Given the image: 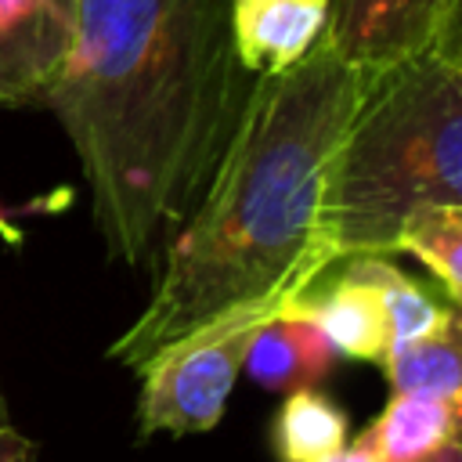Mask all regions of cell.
<instances>
[{
    "mask_svg": "<svg viewBox=\"0 0 462 462\" xmlns=\"http://www.w3.org/2000/svg\"><path fill=\"white\" fill-rule=\"evenodd\" d=\"M0 462H32V444L7 422L4 393H0Z\"/></svg>",
    "mask_w": 462,
    "mask_h": 462,
    "instance_id": "obj_15",
    "label": "cell"
},
{
    "mask_svg": "<svg viewBox=\"0 0 462 462\" xmlns=\"http://www.w3.org/2000/svg\"><path fill=\"white\" fill-rule=\"evenodd\" d=\"M321 40L372 76L426 51H458V0H332Z\"/></svg>",
    "mask_w": 462,
    "mask_h": 462,
    "instance_id": "obj_5",
    "label": "cell"
},
{
    "mask_svg": "<svg viewBox=\"0 0 462 462\" xmlns=\"http://www.w3.org/2000/svg\"><path fill=\"white\" fill-rule=\"evenodd\" d=\"M462 401H440L422 393H393L383 415L365 430L375 462H404L458 440Z\"/></svg>",
    "mask_w": 462,
    "mask_h": 462,
    "instance_id": "obj_10",
    "label": "cell"
},
{
    "mask_svg": "<svg viewBox=\"0 0 462 462\" xmlns=\"http://www.w3.org/2000/svg\"><path fill=\"white\" fill-rule=\"evenodd\" d=\"M65 18L43 105L79 159L108 260L152 267L256 83L235 58L231 0H65Z\"/></svg>",
    "mask_w": 462,
    "mask_h": 462,
    "instance_id": "obj_1",
    "label": "cell"
},
{
    "mask_svg": "<svg viewBox=\"0 0 462 462\" xmlns=\"http://www.w3.org/2000/svg\"><path fill=\"white\" fill-rule=\"evenodd\" d=\"M393 253H411L440 282L448 303L462 296V202L415 209L393 242Z\"/></svg>",
    "mask_w": 462,
    "mask_h": 462,
    "instance_id": "obj_14",
    "label": "cell"
},
{
    "mask_svg": "<svg viewBox=\"0 0 462 462\" xmlns=\"http://www.w3.org/2000/svg\"><path fill=\"white\" fill-rule=\"evenodd\" d=\"M343 263L379 292V303H383V314H386L390 346L419 339V336L440 328L458 310L455 303H440V300L426 296L422 285L411 282L404 271H397L386 256H343Z\"/></svg>",
    "mask_w": 462,
    "mask_h": 462,
    "instance_id": "obj_13",
    "label": "cell"
},
{
    "mask_svg": "<svg viewBox=\"0 0 462 462\" xmlns=\"http://www.w3.org/2000/svg\"><path fill=\"white\" fill-rule=\"evenodd\" d=\"M289 300L245 303L224 310L152 354L141 372V433H206L220 422L224 404L245 361L253 332Z\"/></svg>",
    "mask_w": 462,
    "mask_h": 462,
    "instance_id": "obj_4",
    "label": "cell"
},
{
    "mask_svg": "<svg viewBox=\"0 0 462 462\" xmlns=\"http://www.w3.org/2000/svg\"><path fill=\"white\" fill-rule=\"evenodd\" d=\"M404 462H462V444L448 440L437 451H426V455H415V458H404Z\"/></svg>",
    "mask_w": 462,
    "mask_h": 462,
    "instance_id": "obj_17",
    "label": "cell"
},
{
    "mask_svg": "<svg viewBox=\"0 0 462 462\" xmlns=\"http://www.w3.org/2000/svg\"><path fill=\"white\" fill-rule=\"evenodd\" d=\"M462 202V65L426 51L365 76L328 159L318 231L336 260L390 256L422 206Z\"/></svg>",
    "mask_w": 462,
    "mask_h": 462,
    "instance_id": "obj_3",
    "label": "cell"
},
{
    "mask_svg": "<svg viewBox=\"0 0 462 462\" xmlns=\"http://www.w3.org/2000/svg\"><path fill=\"white\" fill-rule=\"evenodd\" d=\"M393 393L462 401V321L458 310L433 332L397 343L379 361Z\"/></svg>",
    "mask_w": 462,
    "mask_h": 462,
    "instance_id": "obj_11",
    "label": "cell"
},
{
    "mask_svg": "<svg viewBox=\"0 0 462 462\" xmlns=\"http://www.w3.org/2000/svg\"><path fill=\"white\" fill-rule=\"evenodd\" d=\"M361 83L365 72L339 61L325 40L292 69L256 76L213 180L159 253L152 300L108 357L141 368L202 321L292 300L336 263L318 231V206Z\"/></svg>",
    "mask_w": 462,
    "mask_h": 462,
    "instance_id": "obj_2",
    "label": "cell"
},
{
    "mask_svg": "<svg viewBox=\"0 0 462 462\" xmlns=\"http://www.w3.org/2000/svg\"><path fill=\"white\" fill-rule=\"evenodd\" d=\"M346 411L321 390L303 386L285 393L271 426V444L278 462H321L346 444Z\"/></svg>",
    "mask_w": 462,
    "mask_h": 462,
    "instance_id": "obj_12",
    "label": "cell"
},
{
    "mask_svg": "<svg viewBox=\"0 0 462 462\" xmlns=\"http://www.w3.org/2000/svg\"><path fill=\"white\" fill-rule=\"evenodd\" d=\"M321 462H375V455H372V440H368V433H357V440H350V444H343L339 451H332L328 458H321Z\"/></svg>",
    "mask_w": 462,
    "mask_h": 462,
    "instance_id": "obj_16",
    "label": "cell"
},
{
    "mask_svg": "<svg viewBox=\"0 0 462 462\" xmlns=\"http://www.w3.org/2000/svg\"><path fill=\"white\" fill-rule=\"evenodd\" d=\"M336 365V350L325 332L292 310V300L271 314L249 339L242 372L274 393H292L303 386H318Z\"/></svg>",
    "mask_w": 462,
    "mask_h": 462,
    "instance_id": "obj_9",
    "label": "cell"
},
{
    "mask_svg": "<svg viewBox=\"0 0 462 462\" xmlns=\"http://www.w3.org/2000/svg\"><path fill=\"white\" fill-rule=\"evenodd\" d=\"M65 43V0H0V105H43Z\"/></svg>",
    "mask_w": 462,
    "mask_h": 462,
    "instance_id": "obj_6",
    "label": "cell"
},
{
    "mask_svg": "<svg viewBox=\"0 0 462 462\" xmlns=\"http://www.w3.org/2000/svg\"><path fill=\"white\" fill-rule=\"evenodd\" d=\"M321 274L300 296H292V310L310 318L325 332L336 354H346L354 361H383L390 346V332L379 292L365 278H357L346 263L332 282H325Z\"/></svg>",
    "mask_w": 462,
    "mask_h": 462,
    "instance_id": "obj_8",
    "label": "cell"
},
{
    "mask_svg": "<svg viewBox=\"0 0 462 462\" xmlns=\"http://www.w3.org/2000/svg\"><path fill=\"white\" fill-rule=\"evenodd\" d=\"M332 0H231V43L249 76L303 61L325 32Z\"/></svg>",
    "mask_w": 462,
    "mask_h": 462,
    "instance_id": "obj_7",
    "label": "cell"
},
{
    "mask_svg": "<svg viewBox=\"0 0 462 462\" xmlns=\"http://www.w3.org/2000/svg\"><path fill=\"white\" fill-rule=\"evenodd\" d=\"M0 235H4V238H11V242H18V235H14V227L7 224V217H4V209H0Z\"/></svg>",
    "mask_w": 462,
    "mask_h": 462,
    "instance_id": "obj_18",
    "label": "cell"
}]
</instances>
